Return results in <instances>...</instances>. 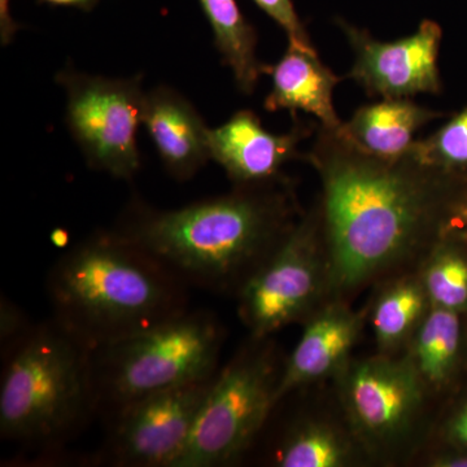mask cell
<instances>
[{"label":"cell","instance_id":"cell-1","mask_svg":"<svg viewBox=\"0 0 467 467\" xmlns=\"http://www.w3.org/2000/svg\"><path fill=\"white\" fill-rule=\"evenodd\" d=\"M308 160L322 181L318 223L328 285L358 287L399 263L435 234H444L459 199L451 177L409 150L395 159L368 153L319 126Z\"/></svg>","mask_w":467,"mask_h":467},{"label":"cell","instance_id":"cell-2","mask_svg":"<svg viewBox=\"0 0 467 467\" xmlns=\"http://www.w3.org/2000/svg\"><path fill=\"white\" fill-rule=\"evenodd\" d=\"M282 182L235 186L227 195L169 211L131 202L113 230L187 285L239 292L294 226Z\"/></svg>","mask_w":467,"mask_h":467},{"label":"cell","instance_id":"cell-3","mask_svg":"<svg viewBox=\"0 0 467 467\" xmlns=\"http://www.w3.org/2000/svg\"><path fill=\"white\" fill-rule=\"evenodd\" d=\"M187 287L115 230L70 248L47 276L52 319L92 352L186 312Z\"/></svg>","mask_w":467,"mask_h":467},{"label":"cell","instance_id":"cell-4","mask_svg":"<svg viewBox=\"0 0 467 467\" xmlns=\"http://www.w3.org/2000/svg\"><path fill=\"white\" fill-rule=\"evenodd\" d=\"M0 435L57 451L97 413L92 350L54 319L2 353Z\"/></svg>","mask_w":467,"mask_h":467},{"label":"cell","instance_id":"cell-5","mask_svg":"<svg viewBox=\"0 0 467 467\" xmlns=\"http://www.w3.org/2000/svg\"><path fill=\"white\" fill-rule=\"evenodd\" d=\"M223 330L212 313L190 310L92 352L97 413L216 376Z\"/></svg>","mask_w":467,"mask_h":467},{"label":"cell","instance_id":"cell-6","mask_svg":"<svg viewBox=\"0 0 467 467\" xmlns=\"http://www.w3.org/2000/svg\"><path fill=\"white\" fill-rule=\"evenodd\" d=\"M217 371L190 441L173 467L233 465L251 447L275 408L279 368L266 337Z\"/></svg>","mask_w":467,"mask_h":467},{"label":"cell","instance_id":"cell-7","mask_svg":"<svg viewBox=\"0 0 467 467\" xmlns=\"http://www.w3.org/2000/svg\"><path fill=\"white\" fill-rule=\"evenodd\" d=\"M143 76L109 78L66 67L57 82L66 90L67 128L88 167L130 181L140 169L137 144L142 124Z\"/></svg>","mask_w":467,"mask_h":467},{"label":"cell","instance_id":"cell-8","mask_svg":"<svg viewBox=\"0 0 467 467\" xmlns=\"http://www.w3.org/2000/svg\"><path fill=\"white\" fill-rule=\"evenodd\" d=\"M328 285L327 257L317 218L294 223L238 292L239 312L252 337H267L297 321Z\"/></svg>","mask_w":467,"mask_h":467},{"label":"cell","instance_id":"cell-9","mask_svg":"<svg viewBox=\"0 0 467 467\" xmlns=\"http://www.w3.org/2000/svg\"><path fill=\"white\" fill-rule=\"evenodd\" d=\"M213 378L153 393L107 418L109 436L99 462L173 467L190 441Z\"/></svg>","mask_w":467,"mask_h":467},{"label":"cell","instance_id":"cell-10","mask_svg":"<svg viewBox=\"0 0 467 467\" xmlns=\"http://www.w3.org/2000/svg\"><path fill=\"white\" fill-rule=\"evenodd\" d=\"M355 63L349 78L370 97L404 99L441 90L438 57L442 30L432 20H423L417 32L395 42H380L365 30L340 21Z\"/></svg>","mask_w":467,"mask_h":467},{"label":"cell","instance_id":"cell-11","mask_svg":"<svg viewBox=\"0 0 467 467\" xmlns=\"http://www.w3.org/2000/svg\"><path fill=\"white\" fill-rule=\"evenodd\" d=\"M425 387L408 358H370L349 368L343 400L358 435L387 444L407 434L420 413Z\"/></svg>","mask_w":467,"mask_h":467},{"label":"cell","instance_id":"cell-12","mask_svg":"<svg viewBox=\"0 0 467 467\" xmlns=\"http://www.w3.org/2000/svg\"><path fill=\"white\" fill-rule=\"evenodd\" d=\"M309 126L297 124L287 134L267 131L259 116L239 110L225 124L211 129V160L223 168L235 186L273 182L282 168L299 158V144L310 134Z\"/></svg>","mask_w":467,"mask_h":467},{"label":"cell","instance_id":"cell-13","mask_svg":"<svg viewBox=\"0 0 467 467\" xmlns=\"http://www.w3.org/2000/svg\"><path fill=\"white\" fill-rule=\"evenodd\" d=\"M142 124L174 180H192L211 160V129L192 101L173 88L162 85L146 92Z\"/></svg>","mask_w":467,"mask_h":467},{"label":"cell","instance_id":"cell-14","mask_svg":"<svg viewBox=\"0 0 467 467\" xmlns=\"http://www.w3.org/2000/svg\"><path fill=\"white\" fill-rule=\"evenodd\" d=\"M359 330V316L339 304L313 316L282 370L275 404L295 389L340 370L358 340Z\"/></svg>","mask_w":467,"mask_h":467},{"label":"cell","instance_id":"cell-15","mask_svg":"<svg viewBox=\"0 0 467 467\" xmlns=\"http://www.w3.org/2000/svg\"><path fill=\"white\" fill-rule=\"evenodd\" d=\"M269 76L272 90L264 101L266 110L306 112L317 117L322 128H342L333 101L334 88L342 78L322 63L315 47L288 42L284 57L270 67Z\"/></svg>","mask_w":467,"mask_h":467},{"label":"cell","instance_id":"cell-16","mask_svg":"<svg viewBox=\"0 0 467 467\" xmlns=\"http://www.w3.org/2000/svg\"><path fill=\"white\" fill-rule=\"evenodd\" d=\"M441 117V112L425 109L409 98L383 99L356 110L339 130L367 152L395 159L409 152L416 142L414 135L422 126Z\"/></svg>","mask_w":467,"mask_h":467},{"label":"cell","instance_id":"cell-17","mask_svg":"<svg viewBox=\"0 0 467 467\" xmlns=\"http://www.w3.org/2000/svg\"><path fill=\"white\" fill-rule=\"evenodd\" d=\"M207 17L214 46L223 64L232 69L239 90L254 94L264 75H269L270 67L257 57V34L243 16L236 0H199Z\"/></svg>","mask_w":467,"mask_h":467},{"label":"cell","instance_id":"cell-18","mask_svg":"<svg viewBox=\"0 0 467 467\" xmlns=\"http://www.w3.org/2000/svg\"><path fill=\"white\" fill-rule=\"evenodd\" d=\"M462 316L430 306L413 335L409 361L430 389H441L459 370L462 353Z\"/></svg>","mask_w":467,"mask_h":467},{"label":"cell","instance_id":"cell-19","mask_svg":"<svg viewBox=\"0 0 467 467\" xmlns=\"http://www.w3.org/2000/svg\"><path fill=\"white\" fill-rule=\"evenodd\" d=\"M430 306L420 278L402 279L384 291L373 312L374 334L379 348L396 349L413 337Z\"/></svg>","mask_w":467,"mask_h":467},{"label":"cell","instance_id":"cell-20","mask_svg":"<svg viewBox=\"0 0 467 467\" xmlns=\"http://www.w3.org/2000/svg\"><path fill=\"white\" fill-rule=\"evenodd\" d=\"M353 451L342 432L326 423L306 422L294 427L279 442L275 463L281 467H342Z\"/></svg>","mask_w":467,"mask_h":467},{"label":"cell","instance_id":"cell-21","mask_svg":"<svg viewBox=\"0 0 467 467\" xmlns=\"http://www.w3.org/2000/svg\"><path fill=\"white\" fill-rule=\"evenodd\" d=\"M456 236L442 234L426 261L422 281L430 304L467 315V254Z\"/></svg>","mask_w":467,"mask_h":467},{"label":"cell","instance_id":"cell-22","mask_svg":"<svg viewBox=\"0 0 467 467\" xmlns=\"http://www.w3.org/2000/svg\"><path fill=\"white\" fill-rule=\"evenodd\" d=\"M410 150L423 164L459 180L467 178V107Z\"/></svg>","mask_w":467,"mask_h":467},{"label":"cell","instance_id":"cell-23","mask_svg":"<svg viewBox=\"0 0 467 467\" xmlns=\"http://www.w3.org/2000/svg\"><path fill=\"white\" fill-rule=\"evenodd\" d=\"M254 3L285 30L288 42L303 47H313L292 0H254Z\"/></svg>","mask_w":467,"mask_h":467},{"label":"cell","instance_id":"cell-24","mask_svg":"<svg viewBox=\"0 0 467 467\" xmlns=\"http://www.w3.org/2000/svg\"><path fill=\"white\" fill-rule=\"evenodd\" d=\"M32 322L27 319L16 304L7 297H2L0 306V340H2V353L7 352L12 347L20 343L33 328Z\"/></svg>","mask_w":467,"mask_h":467},{"label":"cell","instance_id":"cell-25","mask_svg":"<svg viewBox=\"0 0 467 467\" xmlns=\"http://www.w3.org/2000/svg\"><path fill=\"white\" fill-rule=\"evenodd\" d=\"M442 432L451 448L467 451V399L451 411Z\"/></svg>","mask_w":467,"mask_h":467},{"label":"cell","instance_id":"cell-26","mask_svg":"<svg viewBox=\"0 0 467 467\" xmlns=\"http://www.w3.org/2000/svg\"><path fill=\"white\" fill-rule=\"evenodd\" d=\"M20 29L16 21L11 16L9 11V0H0V41L3 46H7L16 36Z\"/></svg>","mask_w":467,"mask_h":467},{"label":"cell","instance_id":"cell-27","mask_svg":"<svg viewBox=\"0 0 467 467\" xmlns=\"http://www.w3.org/2000/svg\"><path fill=\"white\" fill-rule=\"evenodd\" d=\"M430 465L434 467H467V451L454 450L436 454Z\"/></svg>","mask_w":467,"mask_h":467},{"label":"cell","instance_id":"cell-28","mask_svg":"<svg viewBox=\"0 0 467 467\" xmlns=\"http://www.w3.org/2000/svg\"><path fill=\"white\" fill-rule=\"evenodd\" d=\"M467 223V192L461 196L459 202H457L456 207H454L453 212H451V217L450 223H448L447 229L445 232L450 229H453V227H457L462 225V223Z\"/></svg>","mask_w":467,"mask_h":467},{"label":"cell","instance_id":"cell-29","mask_svg":"<svg viewBox=\"0 0 467 467\" xmlns=\"http://www.w3.org/2000/svg\"><path fill=\"white\" fill-rule=\"evenodd\" d=\"M39 2L47 3L51 5H60V7H73L82 9V11H91L99 0H39Z\"/></svg>","mask_w":467,"mask_h":467},{"label":"cell","instance_id":"cell-30","mask_svg":"<svg viewBox=\"0 0 467 467\" xmlns=\"http://www.w3.org/2000/svg\"><path fill=\"white\" fill-rule=\"evenodd\" d=\"M444 234H451V235L459 238L461 242L466 243L467 244V223L462 225L453 227V229L447 230Z\"/></svg>","mask_w":467,"mask_h":467}]
</instances>
